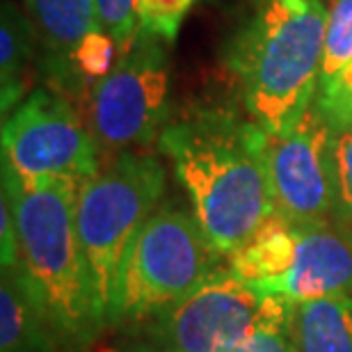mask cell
Instances as JSON below:
<instances>
[{"label": "cell", "mask_w": 352, "mask_h": 352, "mask_svg": "<svg viewBox=\"0 0 352 352\" xmlns=\"http://www.w3.org/2000/svg\"><path fill=\"white\" fill-rule=\"evenodd\" d=\"M172 160L195 220L222 256L236 254L274 217L263 163V131L229 110H197L165 126Z\"/></svg>", "instance_id": "obj_1"}, {"label": "cell", "mask_w": 352, "mask_h": 352, "mask_svg": "<svg viewBox=\"0 0 352 352\" xmlns=\"http://www.w3.org/2000/svg\"><path fill=\"white\" fill-rule=\"evenodd\" d=\"M78 186L65 181H23L3 167L19 229V279L65 350H85L103 325L76 227Z\"/></svg>", "instance_id": "obj_2"}, {"label": "cell", "mask_w": 352, "mask_h": 352, "mask_svg": "<svg viewBox=\"0 0 352 352\" xmlns=\"http://www.w3.org/2000/svg\"><path fill=\"white\" fill-rule=\"evenodd\" d=\"M325 28V0H254L229 48V67L258 129L288 131L318 98Z\"/></svg>", "instance_id": "obj_3"}, {"label": "cell", "mask_w": 352, "mask_h": 352, "mask_svg": "<svg viewBox=\"0 0 352 352\" xmlns=\"http://www.w3.org/2000/svg\"><path fill=\"white\" fill-rule=\"evenodd\" d=\"M165 183V167L153 153L124 151L110 156L78 190L76 227L103 329L110 327L115 311L124 258L149 217L160 208Z\"/></svg>", "instance_id": "obj_4"}, {"label": "cell", "mask_w": 352, "mask_h": 352, "mask_svg": "<svg viewBox=\"0 0 352 352\" xmlns=\"http://www.w3.org/2000/svg\"><path fill=\"white\" fill-rule=\"evenodd\" d=\"M217 258L192 210L160 206L124 258L110 327L153 320L222 267Z\"/></svg>", "instance_id": "obj_5"}, {"label": "cell", "mask_w": 352, "mask_h": 352, "mask_svg": "<svg viewBox=\"0 0 352 352\" xmlns=\"http://www.w3.org/2000/svg\"><path fill=\"white\" fill-rule=\"evenodd\" d=\"M229 258L236 272L293 307L352 298V238L332 222L298 227L272 217Z\"/></svg>", "instance_id": "obj_6"}, {"label": "cell", "mask_w": 352, "mask_h": 352, "mask_svg": "<svg viewBox=\"0 0 352 352\" xmlns=\"http://www.w3.org/2000/svg\"><path fill=\"white\" fill-rule=\"evenodd\" d=\"M170 124V65L163 41L140 30L87 91V126L98 149L117 156L160 140Z\"/></svg>", "instance_id": "obj_7"}, {"label": "cell", "mask_w": 352, "mask_h": 352, "mask_svg": "<svg viewBox=\"0 0 352 352\" xmlns=\"http://www.w3.org/2000/svg\"><path fill=\"white\" fill-rule=\"evenodd\" d=\"M3 167L23 181L82 186L101 167L87 119L53 89L30 91L3 119Z\"/></svg>", "instance_id": "obj_8"}, {"label": "cell", "mask_w": 352, "mask_h": 352, "mask_svg": "<svg viewBox=\"0 0 352 352\" xmlns=\"http://www.w3.org/2000/svg\"><path fill=\"white\" fill-rule=\"evenodd\" d=\"M288 302L265 293L234 267H217L192 293L153 318L151 336L172 352H227Z\"/></svg>", "instance_id": "obj_9"}, {"label": "cell", "mask_w": 352, "mask_h": 352, "mask_svg": "<svg viewBox=\"0 0 352 352\" xmlns=\"http://www.w3.org/2000/svg\"><path fill=\"white\" fill-rule=\"evenodd\" d=\"M329 135L332 122L318 98L288 131H263V163L274 217L298 227L332 222Z\"/></svg>", "instance_id": "obj_10"}, {"label": "cell", "mask_w": 352, "mask_h": 352, "mask_svg": "<svg viewBox=\"0 0 352 352\" xmlns=\"http://www.w3.org/2000/svg\"><path fill=\"white\" fill-rule=\"evenodd\" d=\"M28 19L46 53V69L62 89L76 91V55L101 30L94 0H25Z\"/></svg>", "instance_id": "obj_11"}, {"label": "cell", "mask_w": 352, "mask_h": 352, "mask_svg": "<svg viewBox=\"0 0 352 352\" xmlns=\"http://www.w3.org/2000/svg\"><path fill=\"white\" fill-rule=\"evenodd\" d=\"M58 336L28 295L16 270L0 281V352H60Z\"/></svg>", "instance_id": "obj_12"}, {"label": "cell", "mask_w": 352, "mask_h": 352, "mask_svg": "<svg viewBox=\"0 0 352 352\" xmlns=\"http://www.w3.org/2000/svg\"><path fill=\"white\" fill-rule=\"evenodd\" d=\"M37 34L25 14L16 5H3L0 21V91L3 115L16 108L28 96V67L32 62Z\"/></svg>", "instance_id": "obj_13"}, {"label": "cell", "mask_w": 352, "mask_h": 352, "mask_svg": "<svg viewBox=\"0 0 352 352\" xmlns=\"http://www.w3.org/2000/svg\"><path fill=\"white\" fill-rule=\"evenodd\" d=\"M298 352H352V298L293 307Z\"/></svg>", "instance_id": "obj_14"}, {"label": "cell", "mask_w": 352, "mask_h": 352, "mask_svg": "<svg viewBox=\"0 0 352 352\" xmlns=\"http://www.w3.org/2000/svg\"><path fill=\"white\" fill-rule=\"evenodd\" d=\"M329 174H332V224L352 238V124H332Z\"/></svg>", "instance_id": "obj_15"}, {"label": "cell", "mask_w": 352, "mask_h": 352, "mask_svg": "<svg viewBox=\"0 0 352 352\" xmlns=\"http://www.w3.org/2000/svg\"><path fill=\"white\" fill-rule=\"evenodd\" d=\"M325 65L322 82L334 78L352 62V0H325Z\"/></svg>", "instance_id": "obj_16"}, {"label": "cell", "mask_w": 352, "mask_h": 352, "mask_svg": "<svg viewBox=\"0 0 352 352\" xmlns=\"http://www.w3.org/2000/svg\"><path fill=\"white\" fill-rule=\"evenodd\" d=\"M195 3L197 0H138L140 30L158 41L172 44Z\"/></svg>", "instance_id": "obj_17"}, {"label": "cell", "mask_w": 352, "mask_h": 352, "mask_svg": "<svg viewBox=\"0 0 352 352\" xmlns=\"http://www.w3.org/2000/svg\"><path fill=\"white\" fill-rule=\"evenodd\" d=\"M227 352H298L293 307H288L277 318L258 325L254 332L234 343Z\"/></svg>", "instance_id": "obj_18"}, {"label": "cell", "mask_w": 352, "mask_h": 352, "mask_svg": "<svg viewBox=\"0 0 352 352\" xmlns=\"http://www.w3.org/2000/svg\"><path fill=\"white\" fill-rule=\"evenodd\" d=\"M98 25L110 34L119 48V55L133 46L140 34L138 0H94Z\"/></svg>", "instance_id": "obj_19"}, {"label": "cell", "mask_w": 352, "mask_h": 352, "mask_svg": "<svg viewBox=\"0 0 352 352\" xmlns=\"http://www.w3.org/2000/svg\"><path fill=\"white\" fill-rule=\"evenodd\" d=\"M318 101L332 124H352V62L334 78L320 82Z\"/></svg>", "instance_id": "obj_20"}, {"label": "cell", "mask_w": 352, "mask_h": 352, "mask_svg": "<svg viewBox=\"0 0 352 352\" xmlns=\"http://www.w3.org/2000/svg\"><path fill=\"white\" fill-rule=\"evenodd\" d=\"M19 265V229L10 197H0V267L12 270Z\"/></svg>", "instance_id": "obj_21"}, {"label": "cell", "mask_w": 352, "mask_h": 352, "mask_svg": "<svg viewBox=\"0 0 352 352\" xmlns=\"http://www.w3.org/2000/svg\"><path fill=\"white\" fill-rule=\"evenodd\" d=\"M133 352H172V350H165V348H151V350H133Z\"/></svg>", "instance_id": "obj_22"}]
</instances>
